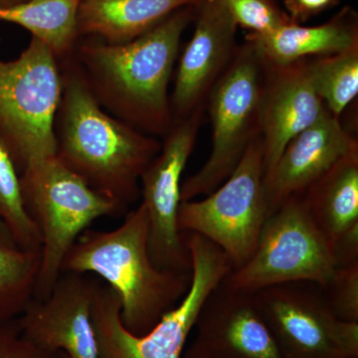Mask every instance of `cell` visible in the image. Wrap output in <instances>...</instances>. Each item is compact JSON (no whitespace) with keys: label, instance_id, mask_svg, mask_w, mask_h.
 <instances>
[{"label":"cell","instance_id":"obj_14","mask_svg":"<svg viewBox=\"0 0 358 358\" xmlns=\"http://www.w3.org/2000/svg\"><path fill=\"white\" fill-rule=\"evenodd\" d=\"M310 59L284 66L263 65L260 136L265 174L275 166L289 141L327 112L313 87Z\"/></svg>","mask_w":358,"mask_h":358},{"label":"cell","instance_id":"obj_25","mask_svg":"<svg viewBox=\"0 0 358 358\" xmlns=\"http://www.w3.org/2000/svg\"><path fill=\"white\" fill-rule=\"evenodd\" d=\"M322 291L338 319L358 322V262L336 268Z\"/></svg>","mask_w":358,"mask_h":358},{"label":"cell","instance_id":"obj_19","mask_svg":"<svg viewBox=\"0 0 358 358\" xmlns=\"http://www.w3.org/2000/svg\"><path fill=\"white\" fill-rule=\"evenodd\" d=\"M246 42L265 66H284L303 59L333 55L358 44L357 32L343 23L308 27L291 21L268 34H249Z\"/></svg>","mask_w":358,"mask_h":358},{"label":"cell","instance_id":"obj_23","mask_svg":"<svg viewBox=\"0 0 358 358\" xmlns=\"http://www.w3.org/2000/svg\"><path fill=\"white\" fill-rule=\"evenodd\" d=\"M0 219L20 249L41 250V235L28 215L21 194L20 176L0 143Z\"/></svg>","mask_w":358,"mask_h":358},{"label":"cell","instance_id":"obj_7","mask_svg":"<svg viewBox=\"0 0 358 358\" xmlns=\"http://www.w3.org/2000/svg\"><path fill=\"white\" fill-rule=\"evenodd\" d=\"M264 66L251 45L238 47L206 101L212 147L206 162L181 183V202L206 196L222 185L260 134Z\"/></svg>","mask_w":358,"mask_h":358},{"label":"cell","instance_id":"obj_21","mask_svg":"<svg viewBox=\"0 0 358 358\" xmlns=\"http://www.w3.org/2000/svg\"><path fill=\"white\" fill-rule=\"evenodd\" d=\"M310 72L320 100L339 119L358 95V44L341 53L310 58Z\"/></svg>","mask_w":358,"mask_h":358},{"label":"cell","instance_id":"obj_4","mask_svg":"<svg viewBox=\"0 0 358 358\" xmlns=\"http://www.w3.org/2000/svg\"><path fill=\"white\" fill-rule=\"evenodd\" d=\"M192 256V284L182 301L148 333L134 336L121 320V301L102 281L93 303L100 358H181L207 296L234 270L229 257L196 233L185 232Z\"/></svg>","mask_w":358,"mask_h":358},{"label":"cell","instance_id":"obj_15","mask_svg":"<svg viewBox=\"0 0 358 358\" xmlns=\"http://www.w3.org/2000/svg\"><path fill=\"white\" fill-rule=\"evenodd\" d=\"M196 338L217 358H285L253 294L221 282L197 317Z\"/></svg>","mask_w":358,"mask_h":358},{"label":"cell","instance_id":"obj_26","mask_svg":"<svg viewBox=\"0 0 358 358\" xmlns=\"http://www.w3.org/2000/svg\"><path fill=\"white\" fill-rule=\"evenodd\" d=\"M16 319L0 320V358H69L65 353L50 352L26 338Z\"/></svg>","mask_w":358,"mask_h":358},{"label":"cell","instance_id":"obj_8","mask_svg":"<svg viewBox=\"0 0 358 358\" xmlns=\"http://www.w3.org/2000/svg\"><path fill=\"white\" fill-rule=\"evenodd\" d=\"M336 268L329 245L298 195L268 216L249 260L222 282L249 294L289 282H312L324 289Z\"/></svg>","mask_w":358,"mask_h":358},{"label":"cell","instance_id":"obj_9","mask_svg":"<svg viewBox=\"0 0 358 358\" xmlns=\"http://www.w3.org/2000/svg\"><path fill=\"white\" fill-rule=\"evenodd\" d=\"M262 138L257 134L229 178L204 199L181 202L178 227L196 233L219 247L235 268L256 248L268 206L264 188Z\"/></svg>","mask_w":358,"mask_h":358},{"label":"cell","instance_id":"obj_2","mask_svg":"<svg viewBox=\"0 0 358 358\" xmlns=\"http://www.w3.org/2000/svg\"><path fill=\"white\" fill-rule=\"evenodd\" d=\"M192 7L179 9L128 43L93 40L77 50L75 62L103 109L157 138L173 124L169 83Z\"/></svg>","mask_w":358,"mask_h":358},{"label":"cell","instance_id":"obj_16","mask_svg":"<svg viewBox=\"0 0 358 358\" xmlns=\"http://www.w3.org/2000/svg\"><path fill=\"white\" fill-rule=\"evenodd\" d=\"M357 148V136L327 110L319 121L289 141L275 166L264 176L270 215L291 197L303 195Z\"/></svg>","mask_w":358,"mask_h":358},{"label":"cell","instance_id":"obj_1","mask_svg":"<svg viewBox=\"0 0 358 358\" xmlns=\"http://www.w3.org/2000/svg\"><path fill=\"white\" fill-rule=\"evenodd\" d=\"M62 94L55 120L59 162L124 213L141 196V178L162 141L117 119L90 91L71 57L63 60Z\"/></svg>","mask_w":358,"mask_h":358},{"label":"cell","instance_id":"obj_13","mask_svg":"<svg viewBox=\"0 0 358 358\" xmlns=\"http://www.w3.org/2000/svg\"><path fill=\"white\" fill-rule=\"evenodd\" d=\"M192 39L178 60L173 95V122L201 107L214 85L222 76L238 47L236 24L221 0H203Z\"/></svg>","mask_w":358,"mask_h":358},{"label":"cell","instance_id":"obj_22","mask_svg":"<svg viewBox=\"0 0 358 358\" xmlns=\"http://www.w3.org/2000/svg\"><path fill=\"white\" fill-rule=\"evenodd\" d=\"M41 261V250L8 248L0 245V320H13L24 312Z\"/></svg>","mask_w":358,"mask_h":358},{"label":"cell","instance_id":"obj_6","mask_svg":"<svg viewBox=\"0 0 358 358\" xmlns=\"http://www.w3.org/2000/svg\"><path fill=\"white\" fill-rule=\"evenodd\" d=\"M62 94L59 61L33 38L20 57L0 60V143L17 173L55 157V120Z\"/></svg>","mask_w":358,"mask_h":358},{"label":"cell","instance_id":"obj_20","mask_svg":"<svg viewBox=\"0 0 358 358\" xmlns=\"http://www.w3.org/2000/svg\"><path fill=\"white\" fill-rule=\"evenodd\" d=\"M82 0H25L0 8V21L25 28L33 38L50 49L58 61L71 57L78 33V11Z\"/></svg>","mask_w":358,"mask_h":358},{"label":"cell","instance_id":"obj_11","mask_svg":"<svg viewBox=\"0 0 358 358\" xmlns=\"http://www.w3.org/2000/svg\"><path fill=\"white\" fill-rule=\"evenodd\" d=\"M206 107L174 122L159 154L141 178V204L148 219V250L157 267L192 273V256L178 227L181 178L192 155Z\"/></svg>","mask_w":358,"mask_h":358},{"label":"cell","instance_id":"obj_24","mask_svg":"<svg viewBox=\"0 0 358 358\" xmlns=\"http://www.w3.org/2000/svg\"><path fill=\"white\" fill-rule=\"evenodd\" d=\"M235 24L250 34L264 35L289 22L268 0H221Z\"/></svg>","mask_w":358,"mask_h":358},{"label":"cell","instance_id":"obj_3","mask_svg":"<svg viewBox=\"0 0 358 358\" xmlns=\"http://www.w3.org/2000/svg\"><path fill=\"white\" fill-rule=\"evenodd\" d=\"M63 272L96 275L114 289L122 324L134 336L148 333L182 301L192 284V273L160 268L152 261L141 204L115 229L85 230L66 255Z\"/></svg>","mask_w":358,"mask_h":358},{"label":"cell","instance_id":"obj_30","mask_svg":"<svg viewBox=\"0 0 358 358\" xmlns=\"http://www.w3.org/2000/svg\"><path fill=\"white\" fill-rule=\"evenodd\" d=\"M23 1H25V0H0V8L15 6V4Z\"/></svg>","mask_w":358,"mask_h":358},{"label":"cell","instance_id":"obj_29","mask_svg":"<svg viewBox=\"0 0 358 358\" xmlns=\"http://www.w3.org/2000/svg\"><path fill=\"white\" fill-rule=\"evenodd\" d=\"M0 245L8 247V248H18L14 243L10 232L7 229L6 224L2 222L1 219H0Z\"/></svg>","mask_w":358,"mask_h":358},{"label":"cell","instance_id":"obj_5","mask_svg":"<svg viewBox=\"0 0 358 358\" xmlns=\"http://www.w3.org/2000/svg\"><path fill=\"white\" fill-rule=\"evenodd\" d=\"M20 176L25 210L42 239L33 299L44 301L62 274L65 257L80 235L96 219L126 213L94 192L56 157L33 162Z\"/></svg>","mask_w":358,"mask_h":358},{"label":"cell","instance_id":"obj_27","mask_svg":"<svg viewBox=\"0 0 358 358\" xmlns=\"http://www.w3.org/2000/svg\"><path fill=\"white\" fill-rule=\"evenodd\" d=\"M334 0H288V8L294 20L307 18L331 6Z\"/></svg>","mask_w":358,"mask_h":358},{"label":"cell","instance_id":"obj_10","mask_svg":"<svg viewBox=\"0 0 358 358\" xmlns=\"http://www.w3.org/2000/svg\"><path fill=\"white\" fill-rule=\"evenodd\" d=\"M253 296L285 358H358V322L338 319L317 285L289 282Z\"/></svg>","mask_w":358,"mask_h":358},{"label":"cell","instance_id":"obj_17","mask_svg":"<svg viewBox=\"0 0 358 358\" xmlns=\"http://www.w3.org/2000/svg\"><path fill=\"white\" fill-rule=\"evenodd\" d=\"M336 265L358 262V148L301 195Z\"/></svg>","mask_w":358,"mask_h":358},{"label":"cell","instance_id":"obj_12","mask_svg":"<svg viewBox=\"0 0 358 358\" xmlns=\"http://www.w3.org/2000/svg\"><path fill=\"white\" fill-rule=\"evenodd\" d=\"M102 280L63 272L44 301L32 299L17 317L21 333L33 343L69 358H100L93 303Z\"/></svg>","mask_w":358,"mask_h":358},{"label":"cell","instance_id":"obj_28","mask_svg":"<svg viewBox=\"0 0 358 358\" xmlns=\"http://www.w3.org/2000/svg\"><path fill=\"white\" fill-rule=\"evenodd\" d=\"M181 358H217L214 357L212 353L209 352L206 348H203L199 341H194L185 348L183 352L182 357Z\"/></svg>","mask_w":358,"mask_h":358},{"label":"cell","instance_id":"obj_18","mask_svg":"<svg viewBox=\"0 0 358 358\" xmlns=\"http://www.w3.org/2000/svg\"><path fill=\"white\" fill-rule=\"evenodd\" d=\"M203 0H82L78 11V33L93 35L109 44L138 38L169 15L199 6Z\"/></svg>","mask_w":358,"mask_h":358}]
</instances>
